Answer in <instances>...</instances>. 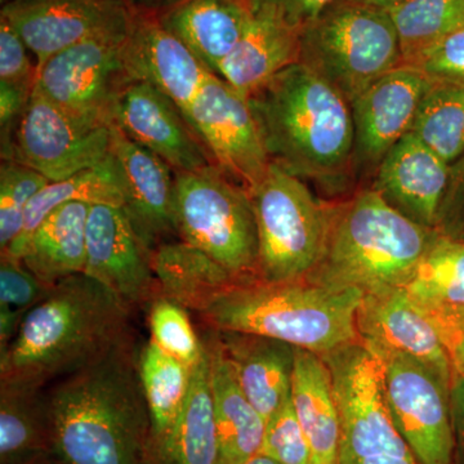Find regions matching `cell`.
<instances>
[{
  "label": "cell",
  "instance_id": "3957f363",
  "mask_svg": "<svg viewBox=\"0 0 464 464\" xmlns=\"http://www.w3.org/2000/svg\"><path fill=\"white\" fill-rule=\"evenodd\" d=\"M130 307L85 274L57 283L0 353V384L39 391L125 343Z\"/></svg>",
  "mask_w": 464,
  "mask_h": 464
},
{
  "label": "cell",
  "instance_id": "d590c367",
  "mask_svg": "<svg viewBox=\"0 0 464 464\" xmlns=\"http://www.w3.org/2000/svg\"><path fill=\"white\" fill-rule=\"evenodd\" d=\"M50 181L17 161L0 166V252L5 253L24 227L27 208Z\"/></svg>",
  "mask_w": 464,
  "mask_h": 464
},
{
  "label": "cell",
  "instance_id": "d6a6232c",
  "mask_svg": "<svg viewBox=\"0 0 464 464\" xmlns=\"http://www.w3.org/2000/svg\"><path fill=\"white\" fill-rule=\"evenodd\" d=\"M402 288L424 310H464V241L440 234Z\"/></svg>",
  "mask_w": 464,
  "mask_h": 464
},
{
  "label": "cell",
  "instance_id": "ee69618b",
  "mask_svg": "<svg viewBox=\"0 0 464 464\" xmlns=\"http://www.w3.org/2000/svg\"><path fill=\"white\" fill-rule=\"evenodd\" d=\"M335 2L337 0H253L256 7L271 9L301 30Z\"/></svg>",
  "mask_w": 464,
  "mask_h": 464
},
{
  "label": "cell",
  "instance_id": "484cf974",
  "mask_svg": "<svg viewBox=\"0 0 464 464\" xmlns=\"http://www.w3.org/2000/svg\"><path fill=\"white\" fill-rule=\"evenodd\" d=\"M91 206L84 201H72L58 207L30 235L14 259L52 286L83 274Z\"/></svg>",
  "mask_w": 464,
  "mask_h": 464
},
{
  "label": "cell",
  "instance_id": "5bb4252c",
  "mask_svg": "<svg viewBox=\"0 0 464 464\" xmlns=\"http://www.w3.org/2000/svg\"><path fill=\"white\" fill-rule=\"evenodd\" d=\"M132 14L121 0H11L0 11L38 67L78 43L127 33Z\"/></svg>",
  "mask_w": 464,
  "mask_h": 464
},
{
  "label": "cell",
  "instance_id": "ab89813d",
  "mask_svg": "<svg viewBox=\"0 0 464 464\" xmlns=\"http://www.w3.org/2000/svg\"><path fill=\"white\" fill-rule=\"evenodd\" d=\"M54 286V285H53ZM27 270L23 262L8 257L0 261V304L27 311L47 297L53 288Z\"/></svg>",
  "mask_w": 464,
  "mask_h": 464
},
{
  "label": "cell",
  "instance_id": "f546056e",
  "mask_svg": "<svg viewBox=\"0 0 464 464\" xmlns=\"http://www.w3.org/2000/svg\"><path fill=\"white\" fill-rule=\"evenodd\" d=\"M139 374L150 420L148 459L154 463L188 398L191 368L150 340L140 356Z\"/></svg>",
  "mask_w": 464,
  "mask_h": 464
},
{
  "label": "cell",
  "instance_id": "8992f818",
  "mask_svg": "<svg viewBox=\"0 0 464 464\" xmlns=\"http://www.w3.org/2000/svg\"><path fill=\"white\" fill-rule=\"evenodd\" d=\"M299 63L353 103L382 75L402 65L389 11L337 0L302 30Z\"/></svg>",
  "mask_w": 464,
  "mask_h": 464
},
{
  "label": "cell",
  "instance_id": "c3c4849f",
  "mask_svg": "<svg viewBox=\"0 0 464 464\" xmlns=\"http://www.w3.org/2000/svg\"><path fill=\"white\" fill-rule=\"evenodd\" d=\"M353 2L362 3V5L389 11V9L395 7L400 3L405 2V0H353Z\"/></svg>",
  "mask_w": 464,
  "mask_h": 464
},
{
  "label": "cell",
  "instance_id": "ac0fdd59",
  "mask_svg": "<svg viewBox=\"0 0 464 464\" xmlns=\"http://www.w3.org/2000/svg\"><path fill=\"white\" fill-rule=\"evenodd\" d=\"M127 304L151 299L158 288L151 255L121 207L92 204L87 221L84 273Z\"/></svg>",
  "mask_w": 464,
  "mask_h": 464
},
{
  "label": "cell",
  "instance_id": "7c38bea8",
  "mask_svg": "<svg viewBox=\"0 0 464 464\" xmlns=\"http://www.w3.org/2000/svg\"><path fill=\"white\" fill-rule=\"evenodd\" d=\"M110 142L111 127L82 123L34 88L5 161L32 168L50 182L63 181L105 163Z\"/></svg>",
  "mask_w": 464,
  "mask_h": 464
},
{
  "label": "cell",
  "instance_id": "d4e9b609",
  "mask_svg": "<svg viewBox=\"0 0 464 464\" xmlns=\"http://www.w3.org/2000/svg\"><path fill=\"white\" fill-rule=\"evenodd\" d=\"M255 12L253 0H185L159 18L218 75L219 66L243 38Z\"/></svg>",
  "mask_w": 464,
  "mask_h": 464
},
{
  "label": "cell",
  "instance_id": "4316f807",
  "mask_svg": "<svg viewBox=\"0 0 464 464\" xmlns=\"http://www.w3.org/2000/svg\"><path fill=\"white\" fill-rule=\"evenodd\" d=\"M292 404L306 435L313 464H335L341 420L331 369L319 353L297 348Z\"/></svg>",
  "mask_w": 464,
  "mask_h": 464
},
{
  "label": "cell",
  "instance_id": "816d5d0a",
  "mask_svg": "<svg viewBox=\"0 0 464 464\" xmlns=\"http://www.w3.org/2000/svg\"><path fill=\"white\" fill-rule=\"evenodd\" d=\"M11 2V0H0V3L3 5H5V3Z\"/></svg>",
  "mask_w": 464,
  "mask_h": 464
},
{
  "label": "cell",
  "instance_id": "7dc6e473",
  "mask_svg": "<svg viewBox=\"0 0 464 464\" xmlns=\"http://www.w3.org/2000/svg\"><path fill=\"white\" fill-rule=\"evenodd\" d=\"M121 2H123L130 11L160 17L185 0H121Z\"/></svg>",
  "mask_w": 464,
  "mask_h": 464
},
{
  "label": "cell",
  "instance_id": "836d02e7",
  "mask_svg": "<svg viewBox=\"0 0 464 464\" xmlns=\"http://www.w3.org/2000/svg\"><path fill=\"white\" fill-rule=\"evenodd\" d=\"M389 14L402 63L417 66L438 43L464 26V0H405Z\"/></svg>",
  "mask_w": 464,
  "mask_h": 464
},
{
  "label": "cell",
  "instance_id": "44dd1931",
  "mask_svg": "<svg viewBox=\"0 0 464 464\" xmlns=\"http://www.w3.org/2000/svg\"><path fill=\"white\" fill-rule=\"evenodd\" d=\"M357 332L365 347L406 353L453 377L438 329L404 288L365 295L357 311Z\"/></svg>",
  "mask_w": 464,
  "mask_h": 464
},
{
  "label": "cell",
  "instance_id": "cb8c5ba5",
  "mask_svg": "<svg viewBox=\"0 0 464 464\" xmlns=\"http://www.w3.org/2000/svg\"><path fill=\"white\" fill-rule=\"evenodd\" d=\"M217 429L216 464H244L261 453L266 420L241 390L217 332L204 341Z\"/></svg>",
  "mask_w": 464,
  "mask_h": 464
},
{
  "label": "cell",
  "instance_id": "e575fe53",
  "mask_svg": "<svg viewBox=\"0 0 464 464\" xmlns=\"http://www.w3.org/2000/svg\"><path fill=\"white\" fill-rule=\"evenodd\" d=\"M449 166L464 154V83L432 82L411 132Z\"/></svg>",
  "mask_w": 464,
  "mask_h": 464
},
{
  "label": "cell",
  "instance_id": "4fadbf2b",
  "mask_svg": "<svg viewBox=\"0 0 464 464\" xmlns=\"http://www.w3.org/2000/svg\"><path fill=\"white\" fill-rule=\"evenodd\" d=\"M185 114L213 164L252 191L264 179L271 160L248 99L221 76L212 74Z\"/></svg>",
  "mask_w": 464,
  "mask_h": 464
},
{
  "label": "cell",
  "instance_id": "f6af8a7d",
  "mask_svg": "<svg viewBox=\"0 0 464 464\" xmlns=\"http://www.w3.org/2000/svg\"><path fill=\"white\" fill-rule=\"evenodd\" d=\"M450 411L457 451L464 459V375L453 373L450 386Z\"/></svg>",
  "mask_w": 464,
  "mask_h": 464
},
{
  "label": "cell",
  "instance_id": "277c9868",
  "mask_svg": "<svg viewBox=\"0 0 464 464\" xmlns=\"http://www.w3.org/2000/svg\"><path fill=\"white\" fill-rule=\"evenodd\" d=\"M364 293L313 280H239L200 311L216 332L248 333L324 355L360 342L357 311Z\"/></svg>",
  "mask_w": 464,
  "mask_h": 464
},
{
  "label": "cell",
  "instance_id": "1f68e13d",
  "mask_svg": "<svg viewBox=\"0 0 464 464\" xmlns=\"http://www.w3.org/2000/svg\"><path fill=\"white\" fill-rule=\"evenodd\" d=\"M72 201L123 207V194L111 158L109 157L108 160L99 167L91 168L63 181L50 182L43 188L27 208L21 234L11 246L2 253V257L16 258L25 241L44 221L45 217L58 207Z\"/></svg>",
  "mask_w": 464,
  "mask_h": 464
},
{
  "label": "cell",
  "instance_id": "2e32d148",
  "mask_svg": "<svg viewBox=\"0 0 464 464\" xmlns=\"http://www.w3.org/2000/svg\"><path fill=\"white\" fill-rule=\"evenodd\" d=\"M112 124L163 159L173 172H199L215 166L183 110L152 85L128 84L116 100Z\"/></svg>",
  "mask_w": 464,
  "mask_h": 464
},
{
  "label": "cell",
  "instance_id": "7402d4cb",
  "mask_svg": "<svg viewBox=\"0 0 464 464\" xmlns=\"http://www.w3.org/2000/svg\"><path fill=\"white\" fill-rule=\"evenodd\" d=\"M301 36L299 27L271 9L256 7L248 29L219 66L218 75L248 99L274 76L299 63Z\"/></svg>",
  "mask_w": 464,
  "mask_h": 464
},
{
  "label": "cell",
  "instance_id": "f907efd6",
  "mask_svg": "<svg viewBox=\"0 0 464 464\" xmlns=\"http://www.w3.org/2000/svg\"><path fill=\"white\" fill-rule=\"evenodd\" d=\"M454 239L464 241V226H463L462 230H460L459 234H458L457 237H454Z\"/></svg>",
  "mask_w": 464,
  "mask_h": 464
},
{
  "label": "cell",
  "instance_id": "6da1fadb",
  "mask_svg": "<svg viewBox=\"0 0 464 464\" xmlns=\"http://www.w3.org/2000/svg\"><path fill=\"white\" fill-rule=\"evenodd\" d=\"M44 402L51 451L63 464L148 459V406L127 342L67 375Z\"/></svg>",
  "mask_w": 464,
  "mask_h": 464
},
{
  "label": "cell",
  "instance_id": "83f0119b",
  "mask_svg": "<svg viewBox=\"0 0 464 464\" xmlns=\"http://www.w3.org/2000/svg\"><path fill=\"white\" fill-rule=\"evenodd\" d=\"M151 267L157 277L159 295L197 313L219 292L244 280L181 240L154 250Z\"/></svg>",
  "mask_w": 464,
  "mask_h": 464
},
{
  "label": "cell",
  "instance_id": "ffe728a7",
  "mask_svg": "<svg viewBox=\"0 0 464 464\" xmlns=\"http://www.w3.org/2000/svg\"><path fill=\"white\" fill-rule=\"evenodd\" d=\"M450 166L408 133L381 161L372 188L402 215L439 231Z\"/></svg>",
  "mask_w": 464,
  "mask_h": 464
},
{
  "label": "cell",
  "instance_id": "7a4b0ae2",
  "mask_svg": "<svg viewBox=\"0 0 464 464\" xmlns=\"http://www.w3.org/2000/svg\"><path fill=\"white\" fill-rule=\"evenodd\" d=\"M271 163L329 194L355 176L353 108L337 88L295 63L248 97Z\"/></svg>",
  "mask_w": 464,
  "mask_h": 464
},
{
  "label": "cell",
  "instance_id": "30bf717a",
  "mask_svg": "<svg viewBox=\"0 0 464 464\" xmlns=\"http://www.w3.org/2000/svg\"><path fill=\"white\" fill-rule=\"evenodd\" d=\"M381 369L384 402L418 464H456L451 375L398 351L366 347Z\"/></svg>",
  "mask_w": 464,
  "mask_h": 464
},
{
  "label": "cell",
  "instance_id": "f35d334b",
  "mask_svg": "<svg viewBox=\"0 0 464 464\" xmlns=\"http://www.w3.org/2000/svg\"><path fill=\"white\" fill-rule=\"evenodd\" d=\"M29 48L5 17H0V83L34 91L38 63Z\"/></svg>",
  "mask_w": 464,
  "mask_h": 464
},
{
  "label": "cell",
  "instance_id": "d6986e66",
  "mask_svg": "<svg viewBox=\"0 0 464 464\" xmlns=\"http://www.w3.org/2000/svg\"><path fill=\"white\" fill-rule=\"evenodd\" d=\"M123 56L130 82L163 92L183 112L215 74L154 14L133 12Z\"/></svg>",
  "mask_w": 464,
  "mask_h": 464
},
{
  "label": "cell",
  "instance_id": "b9f144b4",
  "mask_svg": "<svg viewBox=\"0 0 464 464\" xmlns=\"http://www.w3.org/2000/svg\"><path fill=\"white\" fill-rule=\"evenodd\" d=\"M438 329L453 373L464 375V310H424Z\"/></svg>",
  "mask_w": 464,
  "mask_h": 464
},
{
  "label": "cell",
  "instance_id": "52a82bcc",
  "mask_svg": "<svg viewBox=\"0 0 464 464\" xmlns=\"http://www.w3.org/2000/svg\"><path fill=\"white\" fill-rule=\"evenodd\" d=\"M249 195L257 222L258 279L282 283L307 277L325 250L333 206L274 163Z\"/></svg>",
  "mask_w": 464,
  "mask_h": 464
},
{
  "label": "cell",
  "instance_id": "8fae6325",
  "mask_svg": "<svg viewBox=\"0 0 464 464\" xmlns=\"http://www.w3.org/2000/svg\"><path fill=\"white\" fill-rule=\"evenodd\" d=\"M127 33L88 39L38 67L35 88L76 121L111 127L116 100L132 83L125 69Z\"/></svg>",
  "mask_w": 464,
  "mask_h": 464
},
{
  "label": "cell",
  "instance_id": "8d00e7d4",
  "mask_svg": "<svg viewBox=\"0 0 464 464\" xmlns=\"http://www.w3.org/2000/svg\"><path fill=\"white\" fill-rule=\"evenodd\" d=\"M154 299L149 317L151 341L192 368L203 356L204 342L192 328L188 308L164 295Z\"/></svg>",
  "mask_w": 464,
  "mask_h": 464
},
{
  "label": "cell",
  "instance_id": "60d3db41",
  "mask_svg": "<svg viewBox=\"0 0 464 464\" xmlns=\"http://www.w3.org/2000/svg\"><path fill=\"white\" fill-rule=\"evenodd\" d=\"M415 67L432 82L464 83V26L449 34Z\"/></svg>",
  "mask_w": 464,
  "mask_h": 464
},
{
  "label": "cell",
  "instance_id": "e0dca14e",
  "mask_svg": "<svg viewBox=\"0 0 464 464\" xmlns=\"http://www.w3.org/2000/svg\"><path fill=\"white\" fill-rule=\"evenodd\" d=\"M110 158L123 194V209L150 255L179 240L174 219V172L163 159L111 125Z\"/></svg>",
  "mask_w": 464,
  "mask_h": 464
},
{
  "label": "cell",
  "instance_id": "ba28073f",
  "mask_svg": "<svg viewBox=\"0 0 464 464\" xmlns=\"http://www.w3.org/2000/svg\"><path fill=\"white\" fill-rule=\"evenodd\" d=\"M179 240L241 279L258 277V234L249 192L216 166L174 172Z\"/></svg>",
  "mask_w": 464,
  "mask_h": 464
},
{
  "label": "cell",
  "instance_id": "bcb514c9",
  "mask_svg": "<svg viewBox=\"0 0 464 464\" xmlns=\"http://www.w3.org/2000/svg\"><path fill=\"white\" fill-rule=\"evenodd\" d=\"M25 314V311L0 304V350H5L16 337Z\"/></svg>",
  "mask_w": 464,
  "mask_h": 464
},
{
  "label": "cell",
  "instance_id": "9a60e30c",
  "mask_svg": "<svg viewBox=\"0 0 464 464\" xmlns=\"http://www.w3.org/2000/svg\"><path fill=\"white\" fill-rule=\"evenodd\" d=\"M431 83L418 67L402 63L382 75L353 101L355 174L377 172L387 152L411 132Z\"/></svg>",
  "mask_w": 464,
  "mask_h": 464
},
{
  "label": "cell",
  "instance_id": "9c48e42d",
  "mask_svg": "<svg viewBox=\"0 0 464 464\" xmlns=\"http://www.w3.org/2000/svg\"><path fill=\"white\" fill-rule=\"evenodd\" d=\"M322 357L331 369L340 411L335 464H418L391 420L373 353L356 342Z\"/></svg>",
  "mask_w": 464,
  "mask_h": 464
},
{
  "label": "cell",
  "instance_id": "74e56055",
  "mask_svg": "<svg viewBox=\"0 0 464 464\" xmlns=\"http://www.w3.org/2000/svg\"><path fill=\"white\" fill-rule=\"evenodd\" d=\"M261 453L279 464H313L310 445L292 399L266 422Z\"/></svg>",
  "mask_w": 464,
  "mask_h": 464
},
{
  "label": "cell",
  "instance_id": "f5cc1de1",
  "mask_svg": "<svg viewBox=\"0 0 464 464\" xmlns=\"http://www.w3.org/2000/svg\"><path fill=\"white\" fill-rule=\"evenodd\" d=\"M34 464V463H33Z\"/></svg>",
  "mask_w": 464,
  "mask_h": 464
},
{
  "label": "cell",
  "instance_id": "5b68a950",
  "mask_svg": "<svg viewBox=\"0 0 464 464\" xmlns=\"http://www.w3.org/2000/svg\"><path fill=\"white\" fill-rule=\"evenodd\" d=\"M440 234L362 188L333 204L325 250L307 279L364 295L402 288Z\"/></svg>",
  "mask_w": 464,
  "mask_h": 464
},
{
  "label": "cell",
  "instance_id": "681fc988",
  "mask_svg": "<svg viewBox=\"0 0 464 464\" xmlns=\"http://www.w3.org/2000/svg\"><path fill=\"white\" fill-rule=\"evenodd\" d=\"M244 464H279L275 462L274 459H271L270 457L265 456V454L259 453L257 456L253 457L252 459H249L248 462Z\"/></svg>",
  "mask_w": 464,
  "mask_h": 464
},
{
  "label": "cell",
  "instance_id": "7bdbcfd3",
  "mask_svg": "<svg viewBox=\"0 0 464 464\" xmlns=\"http://www.w3.org/2000/svg\"><path fill=\"white\" fill-rule=\"evenodd\" d=\"M464 226V154L450 166V179L441 217L439 232L447 237H456Z\"/></svg>",
  "mask_w": 464,
  "mask_h": 464
},
{
  "label": "cell",
  "instance_id": "4dcf8cb0",
  "mask_svg": "<svg viewBox=\"0 0 464 464\" xmlns=\"http://www.w3.org/2000/svg\"><path fill=\"white\" fill-rule=\"evenodd\" d=\"M39 391L0 384V464H33L51 450Z\"/></svg>",
  "mask_w": 464,
  "mask_h": 464
},
{
  "label": "cell",
  "instance_id": "f1b7e54d",
  "mask_svg": "<svg viewBox=\"0 0 464 464\" xmlns=\"http://www.w3.org/2000/svg\"><path fill=\"white\" fill-rule=\"evenodd\" d=\"M204 342V341H203ZM217 429L206 343L191 368L190 387L179 420L152 464H216Z\"/></svg>",
  "mask_w": 464,
  "mask_h": 464
},
{
  "label": "cell",
  "instance_id": "603a6c76",
  "mask_svg": "<svg viewBox=\"0 0 464 464\" xmlns=\"http://www.w3.org/2000/svg\"><path fill=\"white\" fill-rule=\"evenodd\" d=\"M217 334L241 390L267 422L292 399L297 347L248 333Z\"/></svg>",
  "mask_w": 464,
  "mask_h": 464
}]
</instances>
